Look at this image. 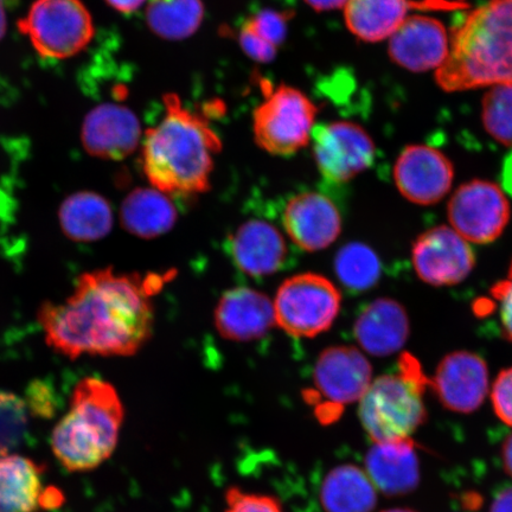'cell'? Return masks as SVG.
I'll use <instances>...</instances> for the list:
<instances>
[{
    "mask_svg": "<svg viewBox=\"0 0 512 512\" xmlns=\"http://www.w3.org/2000/svg\"><path fill=\"white\" fill-rule=\"evenodd\" d=\"M163 278L119 274L112 268L82 274L72 296L38 310L49 347L70 360L136 354L152 335V297Z\"/></svg>",
    "mask_w": 512,
    "mask_h": 512,
    "instance_id": "obj_1",
    "label": "cell"
},
{
    "mask_svg": "<svg viewBox=\"0 0 512 512\" xmlns=\"http://www.w3.org/2000/svg\"><path fill=\"white\" fill-rule=\"evenodd\" d=\"M165 114L143 139L144 175L165 195L192 196L210 188L214 157L221 139L201 114L182 104L176 94L164 96Z\"/></svg>",
    "mask_w": 512,
    "mask_h": 512,
    "instance_id": "obj_2",
    "label": "cell"
},
{
    "mask_svg": "<svg viewBox=\"0 0 512 512\" xmlns=\"http://www.w3.org/2000/svg\"><path fill=\"white\" fill-rule=\"evenodd\" d=\"M435 80L445 92L512 85V0H486L450 32Z\"/></svg>",
    "mask_w": 512,
    "mask_h": 512,
    "instance_id": "obj_3",
    "label": "cell"
},
{
    "mask_svg": "<svg viewBox=\"0 0 512 512\" xmlns=\"http://www.w3.org/2000/svg\"><path fill=\"white\" fill-rule=\"evenodd\" d=\"M124 406L111 383L87 377L75 387L69 411L51 434V450L70 472L95 470L117 448Z\"/></svg>",
    "mask_w": 512,
    "mask_h": 512,
    "instance_id": "obj_4",
    "label": "cell"
},
{
    "mask_svg": "<svg viewBox=\"0 0 512 512\" xmlns=\"http://www.w3.org/2000/svg\"><path fill=\"white\" fill-rule=\"evenodd\" d=\"M430 384L419 361L408 352L400 357L398 374L371 382L361 399L360 419L375 444L411 439L425 424L424 393Z\"/></svg>",
    "mask_w": 512,
    "mask_h": 512,
    "instance_id": "obj_5",
    "label": "cell"
},
{
    "mask_svg": "<svg viewBox=\"0 0 512 512\" xmlns=\"http://www.w3.org/2000/svg\"><path fill=\"white\" fill-rule=\"evenodd\" d=\"M18 29L38 54L54 60L80 54L94 37L93 18L81 0H35Z\"/></svg>",
    "mask_w": 512,
    "mask_h": 512,
    "instance_id": "obj_6",
    "label": "cell"
},
{
    "mask_svg": "<svg viewBox=\"0 0 512 512\" xmlns=\"http://www.w3.org/2000/svg\"><path fill=\"white\" fill-rule=\"evenodd\" d=\"M317 114L309 96L281 85L254 112L255 142L273 156H293L311 142Z\"/></svg>",
    "mask_w": 512,
    "mask_h": 512,
    "instance_id": "obj_7",
    "label": "cell"
},
{
    "mask_svg": "<svg viewBox=\"0 0 512 512\" xmlns=\"http://www.w3.org/2000/svg\"><path fill=\"white\" fill-rule=\"evenodd\" d=\"M373 368L362 352L352 347L326 349L319 356L313 373L315 389L306 394L320 422L334 424L345 406L367 393Z\"/></svg>",
    "mask_w": 512,
    "mask_h": 512,
    "instance_id": "obj_8",
    "label": "cell"
},
{
    "mask_svg": "<svg viewBox=\"0 0 512 512\" xmlns=\"http://www.w3.org/2000/svg\"><path fill=\"white\" fill-rule=\"evenodd\" d=\"M342 297L328 278L298 274L280 286L274 303L275 323L293 337H316L334 324Z\"/></svg>",
    "mask_w": 512,
    "mask_h": 512,
    "instance_id": "obj_9",
    "label": "cell"
},
{
    "mask_svg": "<svg viewBox=\"0 0 512 512\" xmlns=\"http://www.w3.org/2000/svg\"><path fill=\"white\" fill-rule=\"evenodd\" d=\"M447 216L452 229L464 240L486 245L501 238L510 221L511 208L499 185L473 179L454 191Z\"/></svg>",
    "mask_w": 512,
    "mask_h": 512,
    "instance_id": "obj_10",
    "label": "cell"
},
{
    "mask_svg": "<svg viewBox=\"0 0 512 512\" xmlns=\"http://www.w3.org/2000/svg\"><path fill=\"white\" fill-rule=\"evenodd\" d=\"M311 140L319 174L331 184L347 183L374 163L373 138L350 121L315 126Z\"/></svg>",
    "mask_w": 512,
    "mask_h": 512,
    "instance_id": "obj_11",
    "label": "cell"
},
{
    "mask_svg": "<svg viewBox=\"0 0 512 512\" xmlns=\"http://www.w3.org/2000/svg\"><path fill=\"white\" fill-rule=\"evenodd\" d=\"M412 262L418 277L435 287L454 286L469 277L476 255L469 242L447 226L434 227L416 238Z\"/></svg>",
    "mask_w": 512,
    "mask_h": 512,
    "instance_id": "obj_12",
    "label": "cell"
},
{
    "mask_svg": "<svg viewBox=\"0 0 512 512\" xmlns=\"http://www.w3.org/2000/svg\"><path fill=\"white\" fill-rule=\"evenodd\" d=\"M394 181L400 194L419 206H433L452 189L454 166L435 147L409 145L394 166Z\"/></svg>",
    "mask_w": 512,
    "mask_h": 512,
    "instance_id": "obj_13",
    "label": "cell"
},
{
    "mask_svg": "<svg viewBox=\"0 0 512 512\" xmlns=\"http://www.w3.org/2000/svg\"><path fill=\"white\" fill-rule=\"evenodd\" d=\"M430 387L445 408L456 413H473L489 393L488 364L475 352H451L439 363Z\"/></svg>",
    "mask_w": 512,
    "mask_h": 512,
    "instance_id": "obj_14",
    "label": "cell"
},
{
    "mask_svg": "<svg viewBox=\"0 0 512 512\" xmlns=\"http://www.w3.org/2000/svg\"><path fill=\"white\" fill-rule=\"evenodd\" d=\"M450 32L439 19L409 15L389 38L390 60L413 73L437 70L450 54Z\"/></svg>",
    "mask_w": 512,
    "mask_h": 512,
    "instance_id": "obj_15",
    "label": "cell"
},
{
    "mask_svg": "<svg viewBox=\"0 0 512 512\" xmlns=\"http://www.w3.org/2000/svg\"><path fill=\"white\" fill-rule=\"evenodd\" d=\"M82 145L94 157L121 160L137 150L142 128L130 108L101 104L86 115L81 130Z\"/></svg>",
    "mask_w": 512,
    "mask_h": 512,
    "instance_id": "obj_16",
    "label": "cell"
},
{
    "mask_svg": "<svg viewBox=\"0 0 512 512\" xmlns=\"http://www.w3.org/2000/svg\"><path fill=\"white\" fill-rule=\"evenodd\" d=\"M284 226L298 247L317 252L338 239L342 216L329 197L319 192H303L286 204Z\"/></svg>",
    "mask_w": 512,
    "mask_h": 512,
    "instance_id": "obj_17",
    "label": "cell"
},
{
    "mask_svg": "<svg viewBox=\"0 0 512 512\" xmlns=\"http://www.w3.org/2000/svg\"><path fill=\"white\" fill-rule=\"evenodd\" d=\"M275 323L274 305L264 293L236 287L224 293L215 311V325L223 338L252 342L264 337Z\"/></svg>",
    "mask_w": 512,
    "mask_h": 512,
    "instance_id": "obj_18",
    "label": "cell"
},
{
    "mask_svg": "<svg viewBox=\"0 0 512 512\" xmlns=\"http://www.w3.org/2000/svg\"><path fill=\"white\" fill-rule=\"evenodd\" d=\"M229 253L239 270L259 278L284 267L287 248L284 236L271 223L249 220L230 238Z\"/></svg>",
    "mask_w": 512,
    "mask_h": 512,
    "instance_id": "obj_19",
    "label": "cell"
},
{
    "mask_svg": "<svg viewBox=\"0 0 512 512\" xmlns=\"http://www.w3.org/2000/svg\"><path fill=\"white\" fill-rule=\"evenodd\" d=\"M366 470L382 494L389 497L412 494L420 483V464L414 441L396 440L371 447L366 456Z\"/></svg>",
    "mask_w": 512,
    "mask_h": 512,
    "instance_id": "obj_20",
    "label": "cell"
},
{
    "mask_svg": "<svg viewBox=\"0 0 512 512\" xmlns=\"http://www.w3.org/2000/svg\"><path fill=\"white\" fill-rule=\"evenodd\" d=\"M354 334L363 350L384 357L395 354L411 334V322L405 307L394 299L380 298L358 316Z\"/></svg>",
    "mask_w": 512,
    "mask_h": 512,
    "instance_id": "obj_21",
    "label": "cell"
},
{
    "mask_svg": "<svg viewBox=\"0 0 512 512\" xmlns=\"http://www.w3.org/2000/svg\"><path fill=\"white\" fill-rule=\"evenodd\" d=\"M415 8L412 0H348L344 18L352 35L375 43L389 40Z\"/></svg>",
    "mask_w": 512,
    "mask_h": 512,
    "instance_id": "obj_22",
    "label": "cell"
},
{
    "mask_svg": "<svg viewBox=\"0 0 512 512\" xmlns=\"http://www.w3.org/2000/svg\"><path fill=\"white\" fill-rule=\"evenodd\" d=\"M120 220L128 233L153 239L168 233L177 221V210L168 195L155 188L136 189L120 209Z\"/></svg>",
    "mask_w": 512,
    "mask_h": 512,
    "instance_id": "obj_23",
    "label": "cell"
},
{
    "mask_svg": "<svg viewBox=\"0 0 512 512\" xmlns=\"http://www.w3.org/2000/svg\"><path fill=\"white\" fill-rule=\"evenodd\" d=\"M43 467L9 454L0 457V512H34L42 505Z\"/></svg>",
    "mask_w": 512,
    "mask_h": 512,
    "instance_id": "obj_24",
    "label": "cell"
},
{
    "mask_svg": "<svg viewBox=\"0 0 512 512\" xmlns=\"http://www.w3.org/2000/svg\"><path fill=\"white\" fill-rule=\"evenodd\" d=\"M59 220L67 238L79 242L104 239L113 226L111 204L92 191L70 195L61 204Z\"/></svg>",
    "mask_w": 512,
    "mask_h": 512,
    "instance_id": "obj_25",
    "label": "cell"
},
{
    "mask_svg": "<svg viewBox=\"0 0 512 512\" xmlns=\"http://www.w3.org/2000/svg\"><path fill=\"white\" fill-rule=\"evenodd\" d=\"M320 502L325 512H371L377 504L376 488L360 467L341 465L324 478Z\"/></svg>",
    "mask_w": 512,
    "mask_h": 512,
    "instance_id": "obj_26",
    "label": "cell"
},
{
    "mask_svg": "<svg viewBox=\"0 0 512 512\" xmlns=\"http://www.w3.org/2000/svg\"><path fill=\"white\" fill-rule=\"evenodd\" d=\"M204 18L202 0H149L146 23L164 40L181 41L200 29Z\"/></svg>",
    "mask_w": 512,
    "mask_h": 512,
    "instance_id": "obj_27",
    "label": "cell"
},
{
    "mask_svg": "<svg viewBox=\"0 0 512 512\" xmlns=\"http://www.w3.org/2000/svg\"><path fill=\"white\" fill-rule=\"evenodd\" d=\"M335 270L345 287L362 292L379 283L382 267L373 248L361 242H352L338 252Z\"/></svg>",
    "mask_w": 512,
    "mask_h": 512,
    "instance_id": "obj_28",
    "label": "cell"
},
{
    "mask_svg": "<svg viewBox=\"0 0 512 512\" xmlns=\"http://www.w3.org/2000/svg\"><path fill=\"white\" fill-rule=\"evenodd\" d=\"M485 131L503 146L512 147V85L491 87L482 101Z\"/></svg>",
    "mask_w": 512,
    "mask_h": 512,
    "instance_id": "obj_29",
    "label": "cell"
},
{
    "mask_svg": "<svg viewBox=\"0 0 512 512\" xmlns=\"http://www.w3.org/2000/svg\"><path fill=\"white\" fill-rule=\"evenodd\" d=\"M28 407L19 396L0 390V457L14 454L28 430Z\"/></svg>",
    "mask_w": 512,
    "mask_h": 512,
    "instance_id": "obj_30",
    "label": "cell"
},
{
    "mask_svg": "<svg viewBox=\"0 0 512 512\" xmlns=\"http://www.w3.org/2000/svg\"><path fill=\"white\" fill-rule=\"evenodd\" d=\"M291 18L290 12L264 9L249 17L241 29L278 50L285 41Z\"/></svg>",
    "mask_w": 512,
    "mask_h": 512,
    "instance_id": "obj_31",
    "label": "cell"
},
{
    "mask_svg": "<svg viewBox=\"0 0 512 512\" xmlns=\"http://www.w3.org/2000/svg\"><path fill=\"white\" fill-rule=\"evenodd\" d=\"M224 512H284L277 498L248 494L240 488H230L226 494Z\"/></svg>",
    "mask_w": 512,
    "mask_h": 512,
    "instance_id": "obj_32",
    "label": "cell"
},
{
    "mask_svg": "<svg viewBox=\"0 0 512 512\" xmlns=\"http://www.w3.org/2000/svg\"><path fill=\"white\" fill-rule=\"evenodd\" d=\"M490 296L497 306L502 336L505 341L512 343V260L507 278L492 286Z\"/></svg>",
    "mask_w": 512,
    "mask_h": 512,
    "instance_id": "obj_33",
    "label": "cell"
},
{
    "mask_svg": "<svg viewBox=\"0 0 512 512\" xmlns=\"http://www.w3.org/2000/svg\"><path fill=\"white\" fill-rule=\"evenodd\" d=\"M491 401L497 418L512 427V367L497 375L492 386Z\"/></svg>",
    "mask_w": 512,
    "mask_h": 512,
    "instance_id": "obj_34",
    "label": "cell"
},
{
    "mask_svg": "<svg viewBox=\"0 0 512 512\" xmlns=\"http://www.w3.org/2000/svg\"><path fill=\"white\" fill-rule=\"evenodd\" d=\"M147 2H149V0H106V3L110 5L112 9L126 15L138 11Z\"/></svg>",
    "mask_w": 512,
    "mask_h": 512,
    "instance_id": "obj_35",
    "label": "cell"
},
{
    "mask_svg": "<svg viewBox=\"0 0 512 512\" xmlns=\"http://www.w3.org/2000/svg\"><path fill=\"white\" fill-rule=\"evenodd\" d=\"M490 512H512V488L499 492L491 504Z\"/></svg>",
    "mask_w": 512,
    "mask_h": 512,
    "instance_id": "obj_36",
    "label": "cell"
},
{
    "mask_svg": "<svg viewBox=\"0 0 512 512\" xmlns=\"http://www.w3.org/2000/svg\"><path fill=\"white\" fill-rule=\"evenodd\" d=\"M316 11H334L344 8L348 0H305Z\"/></svg>",
    "mask_w": 512,
    "mask_h": 512,
    "instance_id": "obj_37",
    "label": "cell"
},
{
    "mask_svg": "<svg viewBox=\"0 0 512 512\" xmlns=\"http://www.w3.org/2000/svg\"><path fill=\"white\" fill-rule=\"evenodd\" d=\"M502 460L505 472L512 478V433L504 440L502 446Z\"/></svg>",
    "mask_w": 512,
    "mask_h": 512,
    "instance_id": "obj_38",
    "label": "cell"
},
{
    "mask_svg": "<svg viewBox=\"0 0 512 512\" xmlns=\"http://www.w3.org/2000/svg\"><path fill=\"white\" fill-rule=\"evenodd\" d=\"M6 28H8V24H6L4 0H0V41L5 36Z\"/></svg>",
    "mask_w": 512,
    "mask_h": 512,
    "instance_id": "obj_39",
    "label": "cell"
},
{
    "mask_svg": "<svg viewBox=\"0 0 512 512\" xmlns=\"http://www.w3.org/2000/svg\"><path fill=\"white\" fill-rule=\"evenodd\" d=\"M504 178L505 185H507L512 192V157L509 160V163H507V166H505Z\"/></svg>",
    "mask_w": 512,
    "mask_h": 512,
    "instance_id": "obj_40",
    "label": "cell"
},
{
    "mask_svg": "<svg viewBox=\"0 0 512 512\" xmlns=\"http://www.w3.org/2000/svg\"><path fill=\"white\" fill-rule=\"evenodd\" d=\"M382 512H416L412 509H407V508H394V509H388V510H384Z\"/></svg>",
    "mask_w": 512,
    "mask_h": 512,
    "instance_id": "obj_41",
    "label": "cell"
},
{
    "mask_svg": "<svg viewBox=\"0 0 512 512\" xmlns=\"http://www.w3.org/2000/svg\"><path fill=\"white\" fill-rule=\"evenodd\" d=\"M448 2H451V3H458V4H465V0H448Z\"/></svg>",
    "mask_w": 512,
    "mask_h": 512,
    "instance_id": "obj_42",
    "label": "cell"
}]
</instances>
